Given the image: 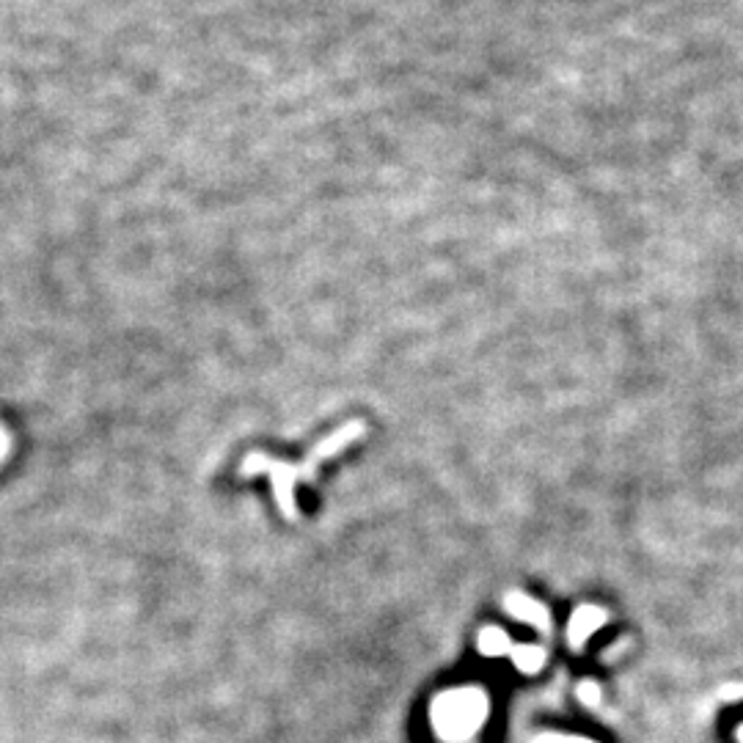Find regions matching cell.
I'll return each mask as SVG.
<instances>
[{
  "mask_svg": "<svg viewBox=\"0 0 743 743\" xmlns=\"http://www.w3.org/2000/svg\"><path fill=\"white\" fill-rule=\"evenodd\" d=\"M366 433H369V427H366V422H361V419H353V422L342 424L336 433H331L328 438H322L320 444L311 449V455L306 457V463H300V466H289V463L273 460V457L262 455V452H251V455L243 460L240 474H243V477L267 474L270 482H273V496H276L278 507L284 512V518L298 521L300 510L298 501H295V485H298V482H309V485H314V482H317V468H320L325 460L342 455L347 446L355 444L358 438H364Z\"/></svg>",
  "mask_w": 743,
  "mask_h": 743,
  "instance_id": "cell-1",
  "label": "cell"
},
{
  "mask_svg": "<svg viewBox=\"0 0 743 743\" xmlns=\"http://www.w3.org/2000/svg\"><path fill=\"white\" fill-rule=\"evenodd\" d=\"M488 719V697L479 686L457 688L446 691L435 699L433 721L435 730L441 732L449 741H466L482 727Z\"/></svg>",
  "mask_w": 743,
  "mask_h": 743,
  "instance_id": "cell-2",
  "label": "cell"
},
{
  "mask_svg": "<svg viewBox=\"0 0 743 743\" xmlns=\"http://www.w3.org/2000/svg\"><path fill=\"white\" fill-rule=\"evenodd\" d=\"M606 620H609V611L598 609V606H581V609H576L573 620H570V628H567V642H570V647L581 650L589 636L606 625Z\"/></svg>",
  "mask_w": 743,
  "mask_h": 743,
  "instance_id": "cell-3",
  "label": "cell"
},
{
  "mask_svg": "<svg viewBox=\"0 0 743 743\" xmlns=\"http://www.w3.org/2000/svg\"><path fill=\"white\" fill-rule=\"evenodd\" d=\"M507 611L518 620L529 622L537 631L551 633V617H548V609L540 606L537 600H532L529 595H521V592H510L507 595Z\"/></svg>",
  "mask_w": 743,
  "mask_h": 743,
  "instance_id": "cell-4",
  "label": "cell"
},
{
  "mask_svg": "<svg viewBox=\"0 0 743 743\" xmlns=\"http://www.w3.org/2000/svg\"><path fill=\"white\" fill-rule=\"evenodd\" d=\"M515 650V644L501 628H485L479 633V653L490 655V658H499V655H510Z\"/></svg>",
  "mask_w": 743,
  "mask_h": 743,
  "instance_id": "cell-5",
  "label": "cell"
},
{
  "mask_svg": "<svg viewBox=\"0 0 743 743\" xmlns=\"http://www.w3.org/2000/svg\"><path fill=\"white\" fill-rule=\"evenodd\" d=\"M510 658H512V664L518 666L521 672L534 675V672H540V669H543L545 650H540V647H529V644H523V647L515 644V650L510 653Z\"/></svg>",
  "mask_w": 743,
  "mask_h": 743,
  "instance_id": "cell-6",
  "label": "cell"
},
{
  "mask_svg": "<svg viewBox=\"0 0 743 743\" xmlns=\"http://www.w3.org/2000/svg\"><path fill=\"white\" fill-rule=\"evenodd\" d=\"M578 699H581L584 705H589V708H598V705H600V688H598V683H592V680H587V683H581V686H578Z\"/></svg>",
  "mask_w": 743,
  "mask_h": 743,
  "instance_id": "cell-7",
  "label": "cell"
},
{
  "mask_svg": "<svg viewBox=\"0 0 743 743\" xmlns=\"http://www.w3.org/2000/svg\"><path fill=\"white\" fill-rule=\"evenodd\" d=\"M532 743H595L587 738H573V735H556V732H545L540 738H534Z\"/></svg>",
  "mask_w": 743,
  "mask_h": 743,
  "instance_id": "cell-8",
  "label": "cell"
},
{
  "mask_svg": "<svg viewBox=\"0 0 743 743\" xmlns=\"http://www.w3.org/2000/svg\"><path fill=\"white\" fill-rule=\"evenodd\" d=\"M735 738H738V741L743 743V724H741V727H738V730H735Z\"/></svg>",
  "mask_w": 743,
  "mask_h": 743,
  "instance_id": "cell-9",
  "label": "cell"
}]
</instances>
